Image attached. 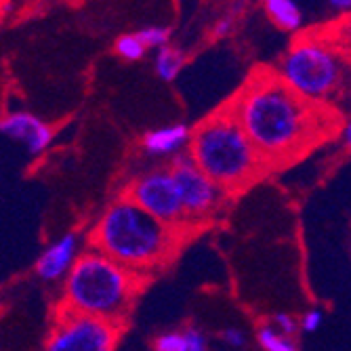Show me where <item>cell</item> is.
I'll use <instances>...</instances> for the list:
<instances>
[{"mask_svg":"<svg viewBox=\"0 0 351 351\" xmlns=\"http://www.w3.org/2000/svg\"><path fill=\"white\" fill-rule=\"evenodd\" d=\"M271 328L280 335V337H284V339H291L295 332H297V328H299V322L295 320L293 315H289V313H276V317H274V322H271Z\"/></svg>","mask_w":351,"mask_h":351,"instance_id":"obj_18","label":"cell"},{"mask_svg":"<svg viewBox=\"0 0 351 351\" xmlns=\"http://www.w3.org/2000/svg\"><path fill=\"white\" fill-rule=\"evenodd\" d=\"M0 135L25 145V152L40 156L53 141V129L29 112H13L0 118Z\"/></svg>","mask_w":351,"mask_h":351,"instance_id":"obj_9","label":"cell"},{"mask_svg":"<svg viewBox=\"0 0 351 351\" xmlns=\"http://www.w3.org/2000/svg\"><path fill=\"white\" fill-rule=\"evenodd\" d=\"M221 339L226 341L230 347H234V349H240L246 343V337H244V332L240 328H226V330L221 332Z\"/></svg>","mask_w":351,"mask_h":351,"instance_id":"obj_21","label":"cell"},{"mask_svg":"<svg viewBox=\"0 0 351 351\" xmlns=\"http://www.w3.org/2000/svg\"><path fill=\"white\" fill-rule=\"evenodd\" d=\"M122 326L57 307L45 351H116Z\"/></svg>","mask_w":351,"mask_h":351,"instance_id":"obj_6","label":"cell"},{"mask_svg":"<svg viewBox=\"0 0 351 351\" xmlns=\"http://www.w3.org/2000/svg\"><path fill=\"white\" fill-rule=\"evenodd\" d=\"M341 133H343V141H345V145H349V139H351V126H349V122H343Z\"/></svg>","mask_w":351,"mask_h":351,"instance_id":"obj_24","label":"cell"},{"mask_svg":"<svg viewBox=\"0 0 351 351\" xmlns=\"http://www.w3.org/2000/svg\"><path fill=\"white\" fill-rule=\"evenodd\" d=\"M124 198H129L141 210L152 215L156 221L165 223L169 228L189 232L185 213L173 183L169 169H156L141 177H137L124 191Z\"/></svg>","mask_w":351,"mask_h":351,"instance_id":"obj_7","label":"cell"},{"mask_svg":"<svg viewBox=\"0 0 351 351\" xmlns=\"http://www.w3.org/2000/svg\"><path fill=\"white\" fill-rule=\"evenodd\" d=\"M322 320H324V313H322L320 309H309V311L303 313L299 326H301L305 332H315L317 328L322 326Z\"/></svg>","mask_w":351,"mask_h":351,"instance_id":"obj_20","label":"cell"},{"mask_svg":"<svg viewBox=\"0 0 351 351\" xmlns=\"http://www.w3.org/2000/svg\"><path fill=\"white\" fill-rule=\"evenodd\" d=\"M228 106L267 171L293 165L341 131L337 108L305 101L271 68L252 70Z\"/></svg>","mask_w":351,"mask_h":351,"instance_id":"obj_1","label":"cell"},{"mask_svg":"<svg viewBox=\"0 0 351 351\" xmlns=\"http://www.w3.org/2000/svg\"><path fill=\"white\" fill-rule=\"evenodd\" d=\"M78 246H80L78 234L70 232L66 236H61L38 257L36 274L47 282H57L61 278H66L78 259Z\"/></svg>","mask_w":351,"mask_h":351,"instance_id":"obj_10","label":"cell"},{"mask_svg":"<svg viewBox=\"0 0 351 351\" xmlns=\"http://www.w3.org/2000/svg\"><path fill=\"white\" fill-rule=\"evenodd\" d=\"M145 280L90 248L68 271L59 307L124 326Z\"/></svg>","mask_w":351,"mask_h":351,"instance_id":"obj_4","label":"cell"},{"mask_svg":"<svg viewBox=\"0 0 351 351\" xmlns=\"http://www.w3.org/2000/svg\"><path fill=\"white\" fill-rule=\"evenodd\" d=\"M114 49H116V53H118L122 59H126V61H139V59L145 55V51H147V49L139 43L137 34H122V36L116 40Z\"/></svg>","mask_w":351,"mask_h":351,"instance_id":"obj_16","label":"cell"},{"mask_svg":"<svg viewBox=\"0 0 351 351\" xmlns=\"http://www.w3.org/2000/svg\"><path fill=\"white\" fill-rule=\"evenodd\" d=\"M169 171L177 187L187 228L206 221L226 198V194L204 173H200L187 156H177Z\"/></svg>","mask_w":351,"mask_h":351,"instance_id":"obj_8","label":"cell"},{"mask_svg":"<svg viewBox=\"0 0 351 351\" xmlns=\"http://www.w3.org/2000/svg\"><path fill=\"white\" fill-rule=\"evenodd\" d=\"M232 29H234V19H232V17H221V19L213 25V36H215V38H226Z\"/></svg>","mask_w":351,"mask_h":351,"instance_id":"obj_22","label":"cell"},{"mask_svg":"<svg viewBox=\"0 0 351 351\" xmlns=\"http://www.w3.org/2000/svg\"><path fill=\"white\" fill-rule=\"evenodd\" d=\"M183 236L185 232L156 221L122 196L99 217L90 232V244L124 269L149 278L173 261Z\"/></svg>","mask_w":351,"mask_h":351,"instance_id":"obj_2","label":"cell"},{"mask_svg":"<svg viewBox=\"0 0 351 351\" xmlns=\"http://www.w3.org/2000/svg\"><path fill=\"white\" fill-rule=\"evenodd\" d=\"M185 349V337L183 330L177 332H165L154 341V351H183Z\"/></svg>","mask_w":351,"mask_h":351,"instance_id":"obj_17","label":"cell"},{"mask_svg":"<svg viewBox=\"0 0 351 351\" xmlns=\"http://www.w3.org/2000/svg\"><path fill=\"white\" fill-rule=\"evenodd\" d=\"M183 337H185V349L183 351H206L208 349L206 337L198 328H194V326L185 328Z\"/></svg>","mask_w":351,"mask_h":351,"instance_id":"obj_19","label":"cell"},{"mask_svg":"<svg viewBox=\"0 0 351 351\" xmlns=\"http://www.w3.org/2000/svg\"><path fill=\"white\" fill-rule=\"evenodd\" d=\"M189 126L187 124H169L162 126V129H154L149 133H145L141 145L143 152L152 154V156H169L179 152L187 141H189Z\"/></svg>","mask_w":351,"mask_h":351,"instance_id":"obj_11","label":"cell"},{"mask_svg":"<svg viewBox=\"0 0 351 351\" xmlns=\"http://www.w3.org/2000/svg\"><path fill=\"white\" fill-rule=\"evenodd\" d=\"M271 70L305 101L335 108L347 84V47L328 29H309L293 40Z\"/></svg>","mask_w":351,"mask_h":351,"instance_id":"obj_5","label":"cell"},{"mask_svg":"<svg viewBox=\"0 0 351 351\" xmlns=\"http://www.w3.org/2000/svg\"><path fill=\"white\" fill-rule=\"evenodd\" d=\"M257 341H259V345H261L265 351H299L297 345H295L291 339L280 337L269 324H265V326H261V328L257 330Z\"/></svg>","mask_w":351,"mask_h":351,"instance_id":"obj_14","label":"cell"},{"mask_svg":"<svg viewBox=\"0 0 351 351\" xmlns=\"http://www.w3.org/2000/svg\"><path fill=\"white\" fill-rule=\"evenodd\" d=\"M330 7L337 11H349V0H332Z\"/></svg>","mask_w":351,"mask_h":351,"instance_id":"obj_23","label":"cell"},{"mask_svg":"<svg viewBox=\"0 0 351 351\" xmlns=\"http://www.w3.org/2000/svg\"><path fill=\"white\" fill-rule=\"evenodd\" d=\"M137 38L145 49H162L171 40V27L167 25H147L137 32Z\"/></svg>","mask_w":351,"mask_h":351,"instance_id":"obj_15","label":"cell"},{"mask_svg":"<svg viewBox=\"0 0 351 351\" xmlns=\"http://www.w3.org/2000/svg\"><path fill=\"white\" fill-rule=\"evenodd\" d=\"M267 17L284 32H299L303 27V11L295 0H265Z\"/></svg>","mask_w":351,"mask_h":351,"instance_id":"obj_12","label":"cell"},{"mask_svg":"<svg viewBox=\"0 0 351 351\" xmlns=\"http://www.w3.org/2000/svg\"><path fill=\"white\" fill-rule=\"evenodd\" d=\"M187 158L223 194H238L267 173L230 106H221L189 131Z\"/></svg>","mask_w":351,"mask_h":351,"instance_id":"obj_3","label":"cell"},{"mask_svg":"<svg viewBox=\"0 0 351 351\" xmlns=\"http://www.w3.org/2000/svg\"><path fill=\"white\" fill-rule=\"evenodd\" d=\"M185 66V55L177 47H162L156 55V74L165 82H173Z\"/></svg>","mask_w":351,"mask_h":351,"instance_id":"obj_13","label":"cell"}]
</instances>
